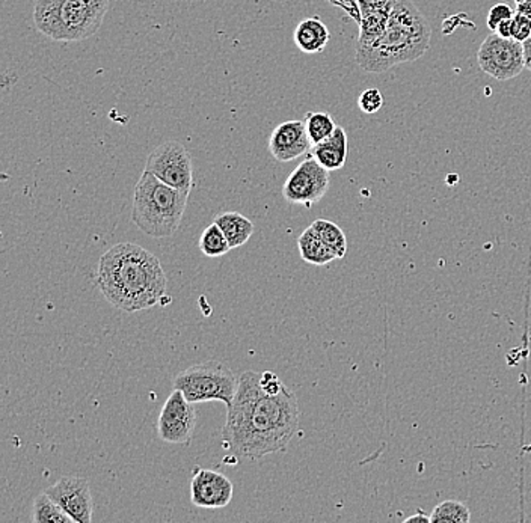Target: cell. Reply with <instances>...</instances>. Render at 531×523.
<instances>
[{
  "label": "cell",
  "instance_id": "obj_1",
  "mask_svg": "<svg viewBox=\"0 0 531 523\" xmlns=\"http://www.w3.org/2000/svg\"><path fill=\"white\" fill-rule=\"evenodd\" d=\"M261 373L239 377L222 439L228 451L244 460L257 461L287 450L299 430V406L295 392L284 386L268 392L260 382Z\"/></svg>",
  "mask_w": 531,
  "mask_h": 523
},
{
  "label": "cell",
  "instance_id": "obj_2",
  "mask_svg": "<svg viewBox=\"0 0 531 523\" xmlns=\"http://www.w3.org/2000/svg\"><path fill=\"white\" fill-rule=\"evenodd\" d=\"M167 286L160 260L134 243H118L107 249L97 267L101 295L116 310L129 314L171 302Z\"/></svg>",
  "mask_w": 531,
  "mask_h": 523
},
{
  "label": "cell",
  "instance_id": "obj_3",
  "mask_svg": "<svg viewBox=\"0 0 531 523\" xmlns=\"http://www.w3.org/2000/svg\"><path fill=\"white\" fill-rule=\"evenodd\" d=\"M432 29L412 0H396L382 37L355 59L367 73H383L400 64L414 63L431 47Z\"/></svg>",
  "mask_w": 531,
  "mask_h": 523
},
{
  "label": "cell",
  "instance_id": "obj_4",
  "mask_svg": "<svg viewBox=\"0 0 531 523\" xmlns=\"http://www.w3.org/2000/svg\"><path fill=\"white\" fill-rule=\"evenodd\" d=\"M189 193L167 186L144 171L134 187L132 220L150 237H171L182 225Z\"/></svg>",
  "mask_w": 531,
  "mask_h": 523
},
{
  "label": "cell",
  "instance_id": "obj_5",
  "mask_svg": "<svg viewBox=\"0 0 531 523\" xmlns=\"http://www.w3.org/2000/svg\"><path fill=\"white\" fill-rule=\"evenodd\" d=\"M109 0H37L35 26L55 41H81L98 32Z\"/></svg>",
  "mask_w": 531,
  "mask_h": 523
},
{
  "label": "cell",
  "instance_id": "obj_6",
  "mask_svg": "<svg viewBox=\"0 0 531 523\" xmlns=\"http://www.w3.org/2000/svg\"><path fill=\"white\" fill-rule=\"evenodd\" d=\"M239 379L224 362L209 361L192 365L178 373L174 379V390H182L191 403L220 401L230 407L235 399Z\"/></svg>",
  "mask_w": 531,
  "mask_h": 523
},
{
  "label": "cell",
  "instance_id": "obj_7",
  "mask_svg": "<svg viewBox=\"0 0 531 523\" xmlns=\"http://www.w3.org/2000/svg\"><path fill=\"white\" fill-rule=\"evenodd\" d=\"M144 171L177 191L191 193L193 187V162L183 143L167 141L154 148L145 163Z\"/></svg>",
  "mask_w": 531,
  "mask_h": 523
},
{
  "label": "cell",
  "instance_id": "obj_8",
  "mask_svg": "<svg viewBox=\"0 0 531 523\" xmlns=\"http://www.w3.org/2000/svg\"><path fill=\"white\" fill-rule=\"evenodd\" d=\"M477 63L482 72L495 81H506L521 74L526 68L524 44L517 39L488 35L477 52Z\"/></svg>",
  "mask_w": 531,
  "mask_h": 523
},
{
  "label": "cell",
  "instance_id": "obj_9",
  "mask_svg": "<svg viewBox=\"0 0 531 523\" xmlns=\"http://www.w3.org/2000/svg\"><path fill=\"white\" fill-rule=\"evenodd\" d=\"M330 184V171L312 156L299 163L296 169L287 176L283 186L284 200L288 204L312 209L328 193Z\"/></svg>",
  "mask_w": 531,
  "mask_h": 523
},
{
  "label": "cell",
  "instance_id": "obj_10",
  "mask_svg": "<svg viewBox=\"0 0 531 523\" xmlns=\"http://www.w3.org/2000/svg\"><path fill=\"white\" fill-rule=\"evenodd\" d=\"M197 427V412L193 403L174 390L167 397L158 419V433L163 442L173 445H189Z\"/></svg>",
  "mask_w": 531,
  "mask_h": 523
},
{
  "label": "cell",
  "instance_id": "obj_11",
  "mask_svg": "<svg viewBox=\"0 0 531 523\" xmlns=\"http://www.w3.org/2000/svg\"><path fill=\"white\" fill-rule=\"evenodd\" d=\"M65 513L76 523H91L94 513L90 483L81 476H63L46 490Z\"/></svg>",
  "mask_w": 531,
  "mask_h": 523
},
{
  "label": "cell",
  "instance_id": "obj_12",
  "mask_svg": "<svg viewBox=\"0 0 531 523\" xmlns=\"http://www.w3.org/2000/svg\"><path fill=\"white\" fill-rule=\"evenodd\" d=\"M235 487L228 476L211 469L195 467L191 481L192 504L200 509H224L230 504Z\"/></svg>",
  "mask_w": 531,
  "mask_h": 523
},
{
  "label": "cell",
  "instance_id": "obj_13",
  "mask_svg": "<svg viewBox=\"0 0 531 523\" xmlns=\"http://www.w3.org/2000/svg\"><path fill=\"white\" fill-rule=\"evenodd\" d=\"M304 121H286L277 125L269 139V151L278 162H292L312 150Z\"/></svg>",
  "mask_w": 531,
  "mask_h": 523
},
{
  "label": "cell",
  "instance_id": "obj_14",
  "mask_svg": "<svg viewBox=\"0 0 531 523\" xmlns=\"http://www.w3.org/2000/svg\"><path fill=\"white\" fill-rule=\"evenodd\" d=\"M313 158L328 171H338L345 167L349 154V139L343 127H337L330 138L313 145Z\"/></svg>",
  "mask_w": 531,
  "mask_h": 523
},
{
  "label": "cell",
  "instance_id": "obj_15",
  "mask_svg": "<svg viewBox=\"0 0 531 523\" xmlns=\"http://www.w3.org/2000/svg\"><path fill=\"white\" fill-rule=\"evenodd\" d=\"M296 47L306 55H317L330 43V29L319 17L302 20L293 34Z\"/></svg>",
  "mask_w": 531,
  "mask_h": 523
},
{
  "label": "cell",
  "instance_id": "obj_16",
  "mask_svg": "<svg viewBox=\"0 0 531 523\" xmlns=\"http://www.w3.org/2000/svg\"><path fill=\"white\" fill-rule=\"evenodd\" d=\"M297 249L302 260L313 266H326L334 260H338L334 251L321 240L312 225L297 238Z\"/></svg>",
  "mask_w": 531,
  "mask_h": 523
},
{
  "label": "cell",
  "instance_id": "obj_17",
  "mask_svg": "<svg viewBox=\"0 0 531 523\" xmlns=\"http://www.w3.org/2000/svg\"><path fill=\"white\" fill-rule=\"evenodd\" d=\"M215 224L226 234L231 249H237L246 244L249 238L253 237L255 229L254 222H251L246 216L237 211L218 214Z\"/></svg>",
  "mask_w": 531,
  "mask_h": 523
},
{
  "label": "cell",
  "instance_id": "obj_18",
  "mask_svg": "<svg viewBox=\"0 0 531 523\" xmlns=\"http://www.w3.org/2000/svg\"><path fill=\"white\" fill-rule=\"evenodd\" d=\"M32 522L72 523L73 519L44 492L35 498Z\"/></svg>",
  "mask_w": 531,
  "mask_h": 523
},
{
  "label": "cell",
  "instance_id": "obj_19",
  "mask_svg": "<svg viewBox=\"0 0 531 523\" xmlns=\"http://www.w3.org/2000/svg\"><path fill=\"white\" fill-rule=\"evenodd\" d=\"M200 251L202 255L209 258L224 257L226 253H230L231 246L228 243V238L226 237L224 231L213 222L209 225L204 231H202L201 237H200Z\"/></svg>",
  "mask_w": 531,
  "mask_h": 523
},
{
  "label": "cell",
  "instance_id": "obj_20",
  "mask_svg": "<svg viewBox=\"0 0 531 523\" xmlns=\"http://www.w3.org/2000/svg\"><path fill=\"white\" fill-rule=\"evenodd\" d=\"M313 228L321 236V240L334 251L338 260L346 257L347 253V238L338 225L326 219H317L312 224Z\"/></svg>",
  "mask_w": 531,
  "mask_h": 523
},
{
  "label": "cell",
  "instance_id": "obj_21",
  "mask_svg": "<svg viewBox=\"0 0 531 523\" xmlns=\"http://www.w3.org/2000/svg\"><path fill=\"white\" fill-rule=\"evenodd\" d=\"M305 129L313 145L321 143L334 133L338 125L328 112H308L305 116Z\"/></svg>",
  "mask_w": 531,
  "mask_h": 523
},
{
  "label": "cell",
  "instance_id": "obj_22",
  "mask_svg": "<svg viewBox=\"0 0 531 523\" xmlns=\"http://www.w3.org/2000/svg\"><path fill=\"white\" fill-rule=\"evenodd\" d=\"M471 520V513L468 507L459 501H444L436 505L431 514V523H468Z\"/></svg>",
  "mask_w": 531,
  "mask_h": 523
},
{
  "label": "cell",
  "instance_id": "obj_23",
  "mask_svg": "<svg viewBox=\"0 0 531 523\" xmlns=\"http://www.w3.org/2000/svg\"><path fill=\"white\" fill-rule=\"evenodd\" d=\"M358 106L363 114H378L383 106L382 92L378 88H370V90H363L358 99Z\"/></svg>",
  "mask_w": 531,
  "mask_h": 523
},
{
  "label": "cell",
  "instance_id": "obj_24",
  "mask_svg": "<svg viewBox=\"0 0 531 523\" xmlns=\"http://www.w3.org/2000/svg\"><path fill=\"white\" fill-rule=\"evenodd\" d=\"M517 11H513L508 4H495V5L489 11L488 17H486V24L491 30H495L498 24L504 21V20L512 19Z\"/></svg>",
  "mask_w": 531,
  "mask_h": 523
},
{
  "label": "cell",
  "instance_id": "obj_25",
  "mask_svg": "<svg viewBox=\"0 0 531 523\" xmlns=\"http://www.w3.org/2000/svg\"><path fill=\"white\" fill-rule=\"evenodd\" d=\"M512 39L519 43H526L527 39H531V19L518 11L513 15Z\"/></svg>",
  "mask_w": 531,
  "mask_h": 523
},
{
  "label": "cell",
  "instance_id": "obj_26",
  "mask_svg": "<svg viewBox=\"0 0 531 523\" xmlns=\"http://www.w3.org/2000/svg\"><path fill=\"white\" fill-rule=\"evenodd\" d=\"M358 5L359 20L361 15L374 13V11L393 10L396 0H356Z\"/></svg>",
  "mask_w": 531,
  "mask_h": 523
},
{
  "label": "cell",
  "instance_id": "obj_27",
  "mask_svg": "<svg viewBox=\"0 0 531 523\" xmlns=\"http://www.w3.org/2000/svg\"><path fill=\"white\" fill-rule=\"evenodd\" d=\"M513 17L512 19L504 20L498 24L497 29L493 30L495 34L500 35L502 39H512Z\"/></svg>",
  "mask_w": 531,
  "mask_h": 523
},
{
  "label": "cell",
  "instance_id": "obj_28",
  "mask_svg": "<svg viewBox=\"0 0 531 523\" xmlns=\"http://www.w3.org/2000/svg\"><path fill=\"white\" fill-rule=\"evenodd\" d=\"M412 522L431 523V516H426V514L423 513L422 510H418V513L412 514L409 518L405 519V523Z\"/></svg>",
  "mask_w": 531,
  "mask_h": 523
},
{
  "label": "cell",
  "instance_id": "obj_29",
  "mask_svg": "<svg viewBox=\"0 0 531 523\" xmlns=\"http://www.w3.org/2000/svg\"><path fill=\"white\" fill-rule=\"evenodd\" d=\"M524 44V57H526V68L531 72V39H527Z\"/></svg>",
  "mask_w": 531,
  "mask_h": 523
},
{
  "label": "cell",
  "instance_id": "obj_30",
  "mask_svg": "<svg viewBox=\"0 0 531 523\" xmlns=\"http://www.w3.org/2000/svg\"><path fill=\"white\" fill-rule=\"evenodd\" d=\"M517 11L518 13H521V14L527 15L528 19H531V0H528V2H522V4H518Z\"/></svg>",
  "mask_w": 531,
  "mask_h": 523
},
{
  "label": "cell",
  "instance_id": "obj_31",
  "mask_svg": "<svg viewBox=\"0 0 531 523\" xmlns=\"http://www.w3.org/2000/svg\"><path fill=\"white\" fill-rule=\"evenodd\" d=\"M522 2H528V0H515V4H522Z\"/></svg>",
  "mask_w": 531,
  "mask_h": 523
}]
</instances>
